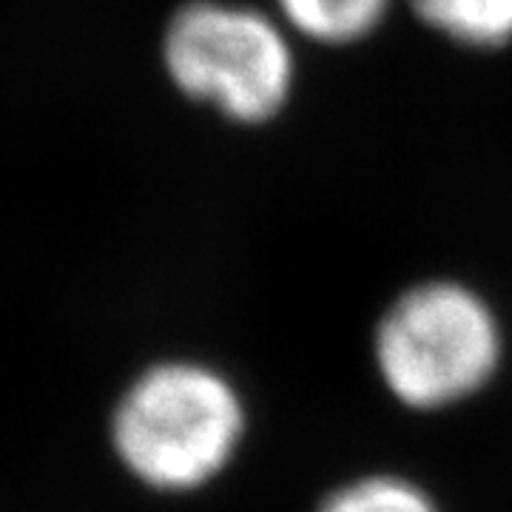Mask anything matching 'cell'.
Segmentation results:
<instances>
[{
    "mask_svg": "<svg viewBox=\"0 0 512 512\" xmlns=\"http://www.w3.org/2000/svg\"><path fill=\"white\" fill-rule=\"evenodd\" d=\"M245 430L237 390L217 370L165 362L123 393L111 421L120 461L151 490L185 493L231 461Z\"/></svg>",
    "mask_w": 512,
    "mask_h": 512,
    "instance_id": "cell-1",
    "label": "cell"
},
{
    "mask_svg": "<svg viewBox=\"0 0 512 512\" xmlns=\"http://www.w3.org/2000/svg\"><path fill=\"white\" fill-rule=\"evenodd\" d=\"M276 9L288 32L322 46H350L382 26L390 0H276Z\"/></svg>",
    "mask_w": 512,
    "mask_h": 512,
    "instance_id": "cell-4",
    "label": "cell"
},
{
    "mask_svg": "<svg viewBox=\"0 0 512 512\" xmlns=\"http://www.w3.org/2000/svg\"><path fill=\"white\" fill-rule=\"evenodd\" d=\"M319 512H439L416 484L396 476H370L336 490Z\"/></svg>",
    "mask_w": 512,
    "mask_h": 512,
    "instance_id": "cell-6",
    "label": "cell"
},
{
    "mask_svg": "<svg viewBox=\"0 0 512 512\" xmlns=\"http://www.w3.org/2000/svg\"><path fill=\"white\" fill-rule=\"evenodd\" d=\"M373 350L399 402L436 410L490 382L501 362V325L473 288L436 279L407 288L384 311Z\"/></svg>",
    "mask_w": 512,
    "mask_h": 512,
    "instance_id": "cell-3",
    "label": "cell"
},
{
    "mask_svg": "<svg viewBox=\"0 0 512 512\" xmlns=\"http://www.w3.org/2000/svg\"><path fill=\"white\" fill-rule=\"evenodd\" d=\"M416 18L464 49L493 52L512 43V0H410Z\"/></svg>",
    "mask_w": 512,
    "mask_h": 512,
    "instance_id": "cell-5",
    "label": "cell"
},
{
    "mask_svg": "<svg viewBox=\"0 0 512 512\" xmlns=\"http://www.w3.org/2000/svg\"><path fill=\"white\" fill-rule=\"evenodd\" d=\"M171 83L239 126H262L291 103L296 86L288 26L231 0H191L163 37Z\"/></svg>",
    "mask_w": 512,
    "mask_h": 512,
    "instance_id": "cell-2",
    "label": "cell"
}]
</instances>
